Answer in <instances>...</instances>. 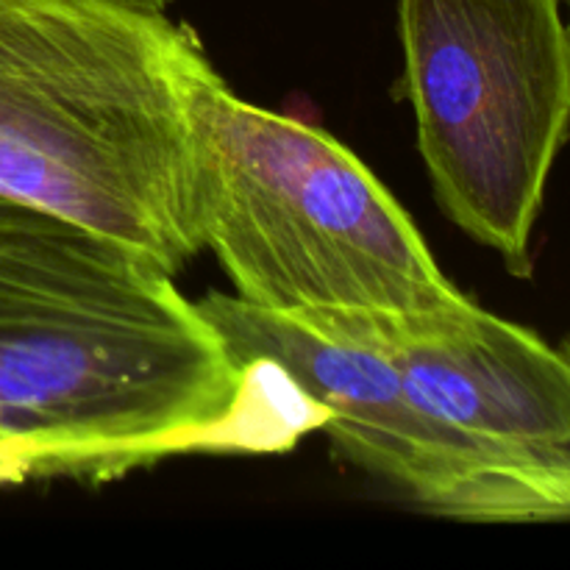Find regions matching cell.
<instances>
[{"label":"cell","instance_id":"cell-8","mask_svg":"<svg viewBox=\"0 0 570 570\" xmlns=\"http://www.w3.org/2000/svg\"><path fill=\"white\" fill-rule=\"evenodd\" d=\"M33 212L31 209H22V206L11 204V200L0 198V226H9V223H17V220H26V217H31Z\"/></svg>","mask_w":570,"mask_h":570},{"label":"cell","instance_id":"cell-5","mask_svg":"<svg viewBox=\"0 0 570 570\" xmlns=\"http://www.w3.org/2000/svg\"><path fill=\"white\" fill-rule=\"evenodd\" d=\"M234 360L273 362L326 410L340 454L432 515L465 523L570 521V468L529 460L460 432L417 404L387 356L317 332L237 295L198 301Z\"/></svg>","mask_w":570,"mask_h":570},{"label":"cell","instance_id":"cell-11","mask_svg":"<svg viewBox=\"0 0 570 570\" xmlns=\"http://www.w3.org/2000/svg\"><path fill=\"white\" fill-rule=\"evenodd\" d=\"M562 9H566V22H568V31H570V0H562Z\"/></svg>","mask_w":570,"mask_h":570},{"label":"cell","instance_id":"cell-4","mask_svg":"<svg viewBox=\"0 0 570 570\" xmlns=\"http://www.w3.org/2000/svg\"><path fill=\"white\" fill-rule=\"evenodd\" d=\"M404 89L445 217L532 276V237L570 137L562 0H401Z\"/></svg>","mask_w":570,"mask_h":570},{"label":"cell","instance_id":"cell-6","mask_svg":"<svg viewBox=\"0 0 570 570\" xmlns=\"http://www.w3.org/2000/svg\"><path fill=\"white\" fill-rule=\"evenodd\" d=\"M293 317L382 351L412 399L460 432L570 468V362L532 328L504 321L476 301L445 315Z\"/></svg>","mask_w":570,"mask_h":570},{"label":"cell","instance_id":"cell-9","mask_svg":"<svg viewBox=\"0 0 570 570\" xmlns=\"http://www.w3.org/2000/svg\"><path fill=\"white\" fill-rule=\"evenodd\" d=\"M117 3H126V6H134V9L156 11V14H165L167 6H170L173 0H117Z\"/></svg>","mask_w":570,"mask_h":570},{"label":"cell","instance_id":"cell-3","mask_svg":"<svg viewBox=\"0 0 570 570\" xmlns=\"http://www.w3.org/2000/svg\"><path fill=\"white\" fill-rule=\"evenodd\" d=\"M189 126L200 239L243 304L278 315L473 304L354 150L239 98L209 59L189 89Z\"/></svg>","mask_w":570,"mask_h":570},{"label":"cell","instance_id":"cell-7","mask_svg":"<svg viewBox=\"0 0 570 570\" xmlns=\"http://www.w3.org/2000/svg\"><path fill=\"white\" fill-rule=\"evenodd\" d=\"M31 476H37V465H33L31 454L0 438V488L3 484H20Z\"/></svg>","mask_w":570,"mask_h":570},{"label":"cell","instance_id":"cell-1","mask_svg":"<svg viewBox=\"0 0 570 570\" xmlns=\"http://www.w3.org/2000/svg\"><path fill=\"white\" fill-rule=\"evenodd\" d=\"M173 276L42 212L0 226V438L37 476L237 449L248 365Z\"/></svg>","mask_w":570,"mask_h":570},{"label":"cell","instance_id":"cell-10","mask_svg":"<svg viewBox=\"0 0 570 570\" xmlns=\"http://www.w3.org/2000/svg\"><path fill=\"white\" fill-rule=\"evenodd\" d=\"M560 351H562V354H566V360L570 362V334H568V337H566V340H562Z\"/></svg>","mask_w":570,"mask_h":570},{"label":"cell","instance_id":"cell-2","mask_svg":"<svg viewBox=\"0 0 570 570\" xmlns=\"http://www.w3.org/2000/svg\"><path fill=\"white\" fill-rule=\"evenodd\" d=\"M204 61L167 14L0 0V198L187 267L204 250L189 126Z\"/></svg>","mask_w":570,"mask_h":570}]
</instances>
